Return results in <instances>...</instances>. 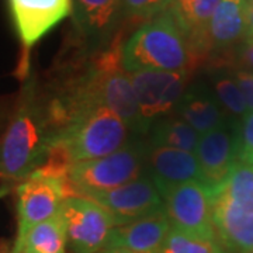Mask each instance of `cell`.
I'll list each match as a JSON object with an SVG mask.
<instances>
[{
	"label": "cell",
	"instance_id": "1",
	"mask_svg": "<svg viewBox=\"0 0 253 253\" xmlns=\"http://www.w3.org/2000/svg\"><path fill=\"white\" fill-rule=\"evenodd\" d=\"M61 131L62 126L51 101L41 99L34 84H28L9 126L0 138V179H27L44 163Z\"/></svg>",
	"mask_w": 253,
	"mask_h": 253
},
{
	"label": "cell",
	"instance_id": "2",
	"mask_svg": "<svg viewBox=\"0 0 253 253\" xmlns=\"http://www.w3.org/2000/svg\"><path fill=\"white\" fill-rule=\"evenodd\" d=\"M197 54L169 9L146 21L123 45L126 72H189Z\"/></svg>",
	"mask_w": 253,
	"mask_h": 253
},
{
	"label": "cell",
	"instance_id": "3",
	"mask_svg": "<svg viewBox=\"0 0 253 253\" xmlns=\"http://www.w3.org/2000/svg\"><path fill=\"white\" fill-rule=\"evenodd\" d=\"M211 193L218 242L229 253H252L253 165L236 161L225 181Z\"/></svg>",
	"mask_w": 253,
	"mask_h": 253
},
{
	"label": "cell",
	"instance_id": "4",
	"mask_svg": "<svg viewBox=\"0 0 253 253\" xmlns=\"http://www.w3.org/2000/svg\"><path fill=\"white\" fill-rule=\"evenodd\" d=\"M146 155L148 144L135 136L107 156L75 163L69 173L75 197L91 199L135 180L146 172Z\"/></svg>",
	"mask_w": 253,
	"mask_h": 253
},
{
	"label": "cell",
	"instance_id": "5",
	"mask_svg": "<svg viewBox=\"0 0 253 253\" xmlns=\"http://www.w3.org/2000/svg\"><path fill=\"white\" fill-rule=\"evenodd\" d=\"M129 128L106 107H93L73 116L58 135L73 163L99 159L116 152L131 138Z\"/></svg>",
	"mask_w": 253,
	"mask_h": 253
},
{
	"label": "cell",
	"instance_id": "6",
	"mask_svg": "<svg viewBox=\"0 0 253 253\" xmlns=\"http://www.w3.org/2000/svg\"><path fill=\"white\" fill-rule=\"evenodd\" d=\"M75 197L69 180L28 176L17 187V236L13 249L23 252L27 234L38 224L59 212L63 201Z\"/></svg>",
	"mask_w": 253,
	"mask_h": 253
},
{
	"label": "cell",
	"instance_id": "7",
	"mask_svg": "<svg viewBox=\"0 0 253 253\" xmlns=\"http://www.w3.org/2000/svg\"><path fill=\"white\" fill-rule=\"evenodd\" d=\"M172 228L190 235L217 239L212 222V193L203 181H187L161 191Z\"/></svg>",
	"mask_w": 253,
	"mask_h": 253
},
{
	"label": "cell",
	"instance_id": "8",
	"mask_svg": "<svg viewBox=\"0 0 253 253\" xmlns=\"http://www.w3.org/2000/svg\"><path fill=\"white\" fill-rule=\"evenodd\" d=\"M65 222L66 239L73 253H99L106 249L114 221L96 201L69 197L59 210Z\"/></svg>",
	"mask_w": 253,
	"mask_h": 253
},
{
	"label": "cell",
	"instance_id": "9",
	"mask_svg": "<svg viewBox=\"0 0 253 253\" xmlns=\"http://www.w3.org/2000/svg\"><path fill=\"white\" fill-rule=\"evenodd\" d=\"M10 14L16 28L23 58L18 66L21 79L28 73V55L33 46L68 17L72 0H9Z\"/></svg>",
	"mask_w": 253,
	"mask_h": 253
},
{
	"label": "cell",
	"instance_id": "10",
	"mask_svg": "<svg viewBox=\"0 0 253 253\" xmlns=\"http://www.w3.org/2000/svg\"><path fill=\"white\" fill-rule=\"evenodd\" d=\"M90 200L109 212L116 226L165 214L162 193L148 173Z\"/></svg>",
	"mask_w": 253,
	"mask_h": 253
},
{
	"label": "cell",
	"instance_id": "11",
	"mask_svg": "<svg viewBox=\"0 0 253 253\" xmlns=\"http://www.w3.org/2000/svg\"><path fill=\"white\" fill-rule=\"evenodd\" d=\"M129 76L141 114L151 126L174 114L189 83V72L141 71Z\"/></svg>",
	"mask_w": 253,
	"mask_h": 253
},
{
	"label": "cell",
	"instance_id": "12",
	"mask_svg": "<svg viewBox=\"0 0 253 253\" xmlns=\"http://www.w3.org/2000/svg\"><path fill=\"white\" fill-rule=\"evenodd\" d=\"M204 184L215 189L224 183L238 161L235 128L224 126L200 136L194 151Z\"/></svg>",
	"mask_w": 253,
	"mask_h": 253
},
{
	"label": "cell",
	"instance_id": "13",
	"mask_svg": "<svg viewBox=\"0 0 253 253\" xmlns=\"http://www.w3.org/2000/svg\"><path fill=\"white\" fill-rule=\"evenodd\" d=\"M146 173L161 191L187 181H203L196 154L170 148L148 145Z\"/></svg>",
	"mask_w": 253,
	"mask_h": 253
},
{
	"label": "cell",
	"instance_id": "14",
	"mask_svg": "<svg viewBox=\"0 0 253 253\" xmlns=\"http://www.w3.org/2000/svg\"><path fill=\"white\" fill-rule=\"evenodd\" d=\"M166 214L142 218L126 225L114 226L106 249H121L132 253H158L170 232Z\"/></svg>",
	"mask_w": 253,
	"mask_h": 253
},
{
	"label": "cell",
	"instance_id": "15",
	"mask_svg": "<svg viewBox=\"0 0 253 253\" xmlns=\"http://www.w3.org/2000/svg\"><path fill=\"white\" fill-rule=\"evenodd\" d=\"M174 116L187 123L200 136L226 126V114L206 84H193L183 94Z\"/></svg>",
	"mask_w": 253,
	"mask_h": 253
},
{
	"label": "cell",
	"instance_id": "16",
	"mask_svg": "<svg viewBox=\"0 0 253 253\" xmlns=\"http://www.w3.org/2000/svg\"><path fill=\"white\" fill-rule=\"evenodd\" d=\"M246 16L248 4L245 0H221L208 24V51H225L244 40Z\"/></svg>",
	"mask_w": 253,
	"mask_h": 253
},
{
	"label": "cell",
	"instance_id": "17",
	"mask_svg": "<svg viewBox=\"0 0 253 253\" xmlns=\"http://www.w3.org/2000/svg\"><path fill=\"white\" fill-rule=\"evenodd\" d=\"M75 24L82 37L101 40L123 16V0H72Z\"/></svg>",
	"mask_w": 253,
	"mask_h": 253
},
{
	"label": "cell",
	"instance_id": "18",
	"mask_svg": "<svg viewBox=\"0 0 253 253\" xmlns=\"http://www.w3.org/2000/svg\"><path fill=\"white\" fill-rule=\"evenodd\" d=\"M149 146L180 149L187 152H194L199 144L200 135L177 116L161 118L152 123L148 131Z\"/></svg>",
	"mask_w": 253,
	"mask_h": 253
},
{
	"label": "cell",
	"instance_id": "19",
	"mask_svg": "<svg viewBox=\"0 0 253 253\" xmlns=\"http://www.w3.org/2000/svg\"><path fill=\"white\" fill-rule=\"evenodd\" d=\"M66 245L65 222L58 212L28 232L23 242V253H66Z\"/></svg>",
	"mask_w": 253,
	"mask_h": 253
},
{
	"label": "cell",
	"instance_id": "20",
	"mask_svg": "<svg viewBox=\"0 0 253 253\" xmlns=\"http://www.w3.org/2000/svg\"><path fill=\"white\" fill-rule=\"evenodd\" d=\"M210 81H211V93L218 101L219 107L226 114V117L242 120L249 113L242 91L236 84L232 75L217 71L211 75Z\"/></svg>",
	"mask_w": 253,
	"mask_h": 253
},
{
	"label": "cell",
	"instance_id": "21",
	"mask_svg": "<svg viewBox=\"0 0 253 253\" xmlns=\"http://www.w3.org/2000/svg\"><path fill=\"white\" fill-rule=\"evenodd\" d=\"M225 251L215 239L190 235L172 228L158 253H221Z\"/></svg>",
	"mask_w": 253,
	"mask_h": 253
},
{
	"label": "cell",
	"instance_id": "22",
	"mask_svg": "<svg viewBox=\"0 0 253 253\" xmlns=\"http://www.w3.org/2000/svg\"><path fill=\"white\" fill-rule=\"evenodd\" d=\"M173 0H123V14L139 20H152L172 6Z\"/></svg>",
	"mask_w": 253,
	"mask_h": 253
},
{
	"label": "cell",
	"instance_id": "23",
	"mask_svg": "<svg viewBox=\"0 0 253 253\" xmlns=\"http://www.w3.org/2000/svg\"><path fill=\"white\" fill-rule=\"evenodd\" d=\"M238 161L253 165V113H248L235 128Z\"/></svg>",
	"mask_w": 253,
	"mask_h": 253
},
{
	"label": "cell",
	"instance_id": "24",
	"mask_svg": "<svg viewBox=\"0 0 253 253\" xmlns=\"http://www.w3.org/2000/svg\"><path fill=\"white\" fill-rule=\"evenodd\" d=\"M236 84L239 86V89L242 91L245 103L249 113H253V72L246 71L242 68H236L232 73Z\"/></svg>",
	"mask_w": 253,
	"mask_h": 253
},
{
	"label": "cell",
	"instance_id": "25",
	"mask_svg": "<svg viewBox=\"0 0 253 253\" xmlns=\"http://www.w3.org/2000/svg\"><path fill=\"white\" fill-rule=\"evenodd\" d=\"M239 62L242 69L253 72V40L245 41V45L239 55Z\"/></svg>",
	"mask_w": 253,
	"mask_h": 253
},
{
	"label": "cell",
	"instance_id": "26",
	"mask_svg": "<svg viewBox=\"0 0 253 253\" xmlns=\"http://www.w3.org/2000/svg\"><path fill=\"white\" fill-rule=\"evenodd\" d=\"M253 40V6H248V16H246V30H245L244 41Z\"/></svg>",
	"mask_w": 253,
	"mask_h": 253
},
{
	"label": "cell",
	"instance_id": "27",
	"mask_svg": "<svg viewBox=\"0 0 253 253\" xmlns=\"http://www.w3.org/2000/svg\"><path fill=\"white\" fill-rule=\"evenodd\" d=\"M99 253H132V252H126V251H121V249H103V251H100Z\"/></svg>",
	"mask_w": 253,
	"mask_h": 253
},
{
	"label": "cell",
	"instance_id": "28",
	"mask_svg": "<svg viewBox=\"0 0 253 253\" xmlns=\"http://www.w3.org/2000/svg\"><path fill=\"white\" fill-rule=\"evenodd\" d=\"M10 191L9 186H3V187H0V200L3 199L4 196H7Z\"/></svg>",
	"mask_w": 253,
	"mask_h": 253
},
{
	"label": "cell",
	"instance_id": "29",
	"mask_svg": "<svg viewBox=\"0 0 253 253\" xmlns=\"http://www.w3.org/2000/svg\"><path fill=\"white\" fill-rule=\"evenodd\" d=\"M248 6H253V0H245Z\"/></svg>",
	"mask_w": 253,
	"mask_h": 253
},
{
	"label": "cell",
	"instance_id": "30",
	"mask_svg": "<svg viewBox=\"0 0 253 253\" xmlns=\"http://www.w3.org/2000/svg\"><path fill=\"white\" fill-rule=\"evenodd\" d=\"M11 253H23V252H20V251H16V249H13V251H11Z\"/></svg>",
	"mask_w": 253,
	"mask_h": 253
},
{
	"label": "cell",
	"instance_id": "31",
	"mask_svg": "<svg viewBox=\"0 0 253 253\" xmlns=\"http://www.w3.org/2000/svg\"><path fill=\"white\" fill-rule=\"evenodd\" d=\"M221 253H229V252H226V251H222V252H221Z\"/></svg>",
	"mask_w": 253,
	"mask_h": 253
},
{
	"label": "cell",
	"instance_id": "32",
	"mask_svg": "<svg viewBox=\"0 0 253 253\" xmlns=\"http://www.w3.org/2000/svg\"><path fill=\"white\" fill-rule=\"evenodd\" d=\"M173 1H181V0H173Z\"/></svg>",
	"mask_w": 253,
	"mask_h": 253
},
{
	"label": "cell",
	"instance_id": "33",
	"mask_svg": "<svg viewBox=\"0 0 253 253\" xmlns=\"http://www.w3.org/2000/svg\"><path fill=\"white\" fill-rule=\"evenodd\" d=\"M252 253H253V252H252Z\"/></svg>",
	"mask_w": 253,
	"mask_h": 253
}]
</instances>
